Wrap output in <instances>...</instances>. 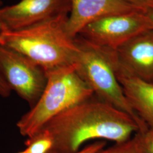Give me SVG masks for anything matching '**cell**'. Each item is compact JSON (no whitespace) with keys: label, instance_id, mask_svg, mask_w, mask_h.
Returning a JSON list of instances; mask_svg holds the SVG:
<instances>
[{"label":"cell","instance_id":"obj_1","mask_svg":"<svg viewBox=\"0 0 153 153\" xmlns=\"http://www.w3.org/2000/svg\"><path fill=\"white\" fill-rule=\"evenodd\" d=\"M57 153H76L93 140L119 143L131 140L141 128L130 115L93 98L76 104L48 121Z\"/></svg>","mask_w":153,"mask_h":153},{"label":"cell","instance_id":"obj_2","mask_svg":"<svg viewBox=\"0 0 153 153\" xmlns=\"http://www.w3.org/2000/svg\"><path fill=\"white\" fill-rule=\"evenodd\" d=\"M69 13L49 18L20 30H6L0 45L14 49L32 61L45 73L74 62L79 46L67 33Z\"/></svg>","mask_w":153,"mask_h":153},{"label":"cell","instance_id":"obj_3","mask_svg":"<svg viewBox=\"0 0 153 153\" xmlns=\"http://www.w3.org/2000/svg\"><path fill=\"white\" fill-rule=\"evenodd\" d=\"M45 74L47 82L43 91L36 103L16 124L21 134L28 138L42 129L61 112L94 96L73 64Z\"/></svg>","mask_w":153,"mask_h":153},{"label":"cell","instance_id":"obj_4","mask_svg":"<svg viewBox=\"0 0 153 153\" xmlns=\"http://www.w3.org/2000/svg\"><path fill=\"white\" fill-rule=\"evenodd\" d=\"M79 50L73 65L97 98L130 115L143 131L148 128L131 108L116 76L115 50L76 37Z\"/></svg>","mask_w":153,"mask_h":153},{"label":"cell","instance_id":"obj_5","mask_svg":"<svg viewBox=\"0 0 153 153\" xmlns=\"http://www.w3.org/2000/svg\"><path fill=\"white\" fill-rule=\"evenodd\" d=\"M145 12L134 11L100 18L83 28L77 36L100 47L116 50L138 34L152 29Z\"/></svg>","mask_w":153,"mask_h":153},{"label":"cell","instance_id":"obj_6","mask_svg":"<svg viewBox=\"0 0 153 153\" xmlns=\"http://www.w3.org/2000/svg\"><path fill=\"white\" fill-rule=\"evenodd\" d=\"M0 74L11 90L31 107L44 90L45 72L32 61L14 49L0 45Z\"/></svg>","mask_w":153,"mask_h":153},{"label":"cell","instance_id":"obj_7","mask_svg":"<svg viewBox=\"0 0 153 153\" xmlns=\"http://www.w3.org/2000/svg\"><path fill=\"white\" fill-rule=\"evenodd\" d=\"M70 0H21L0 9V19L8 30L31 27L49 18L71 11Z\"/></svg>","mask_w":153,"mask_h":153},{"label":"cell","instance_id":"obj_8","mask_svg":"<svg viewBox=\"0 0 153 153\" xmlns=\"http://www.w3.org/2000/svg\"><path fill=\"white\" fill-rule=\"evenodd\" d=\"M71 9L66 23L67 33L76 38L90 23L105 16L146 11L125 0H70Z\"/></svg>","mask_w":153,"mask_h":153},{"label":"cell","instance_id":"obj_9","mask_svg":"<svg viewBox=\"0 0 153 153\" xmlns=\"http://www.w3.org/2000/svg\"><path fill=\"white\" fill-rule=\"evenodd\" d=\"M117 60L134 76L153 83V29L140 33L115 50Z\"/></svg>","mask_w":153,"mask_h":153},{"label":"cell","instance_id":"obj_10","mask_svg":"<svg viewBox=\"0 0 153 153\" xmlns=\"http://www.w3.org/2000/svg\"><path fill=\"white\" fill-rule=\"evenodd\" d=\"M115 70L131 108L148 128H153V83L145 81L128 71L119 62L117 56Z\"/></svg>","mask_w":153,"mask_h":153},{"label":"cell","instance_id":"obj_11","mask_svg":"<svg viewBox=\"0 0 153 153\" xmlns=\"http://www.w3.org/2000/svg\"><path fill=\"white\" fill-rule=\"evenodd\" d=\"M26 153H49L53 150L54 140L48 130L43 128L26 141Z\"/></svg>","mask_w":153,"mask_h":153},{"label":"cell","instance_id":"obj_12","mask_svg":"<svg viewBox=\"0 0 153 153\" xmlns=\"http://www.w3.org/2000/svg\"><path fill=\"white\" fill-rule=\"evenodd\" d=\"M134 137L137 153H153V128H148L143 131H138Z\"/></svg>","mask_w":153,"mask_h":153},{"label":"cell","instance_id":"obj_13","mask_svg":"<svg viewBox=\"0 0 153 153\" xmlns=\"http://www.w3.org/2000/svg\"><path fill=\"white\" fill-rule=\"evenodd\" d=\"M94 153H137L136 140L134 136L131 140L119 143L108 148H103Z\"/></svg>","mask_w":153,"mask_h":153},{"label":"cell","instance_id":"obj_14","mask_svg":"<svg viewBox=\"0 0 153 153\" xmlns=\"http://www.w3.org/2000/svg\"><path fill=\"white\" fill-rule=\"evenodd\" d=\"M107 142L103 140L97 141L96 142H93L92 143L87 145L86 146L81 149L79 152L76 153H94L99 150L103 149L105 147ZM49 153H57L54 151H52Z\"/></svg>","mask_w":153,"mask_h":153},{"label":"cell","instance_id":"obj_15","mask_svg":"<svg viewBox=\"0 0 153 153\" xmlns=\"http://www.w3.org/2000/svg\"><path fill=\"white\" fill-rule=\"evenodd\" d=\"M145 10L153 9V0H125Z\"/></svg>","mask_w":153,"mask_h":153},{"label":"cell","instance_id":"obj_16","mask_svg":"<svg viewBox=\"0 0 153 153\" xmlns=\"http://www.w3.org/2000/svg\"><path fill=\"white\" fill-rule=\"evenodd\" d=\"M11 91V88L0 74V96L2 97H8L10 96Z\"/></svg>","mask_w":153,"mask_h":153},{"label":"cell","instance_id":"obj_17","mask_svg":"<svg viewBox=\"0 0 153 153\" xmlns=\"http://www.w3.org/2000/svg\"><path fill=\"white\" fill-rule=\"evenodd\" d=\"M145 13L153 29V9H149L146 11Z\"/></svg>","mask_w":153,"mask_h":153},{"label":"cell","instance_id":"obj_18","mask_svg":"<svg viewBox=\"0 0 153 153\" xmlns=\"http://www.w3.org/2000/svg\"><path fill=\"white\" fill-rule=\"evenodd\" d=\"M6 30H8L6 27L5 25L0 19V37L1 36V35L4 33L5 32Z\"/></svg>","mask_w":153,"mask_h":153},{"label":"cell","instance_id":"obj_19","mask_svg":"<svg viewBox=\"0 0 153 153\" xmlns=\"http://www.w3.org/2000/svg\"><path fill=\"white\" fill-rule=\"evenodd\" d=\"M18 153H26L25 152V151L24 150V151H22V152H19Z\"/></svg>","mask_w":153,"mask_h":153}]
</instances>
